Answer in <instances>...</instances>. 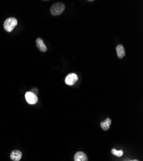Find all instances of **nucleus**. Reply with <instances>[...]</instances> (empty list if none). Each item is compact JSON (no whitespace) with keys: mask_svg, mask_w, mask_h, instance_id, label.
Instances as JSON below:
<instances>
[{"mask_svg":"<svg viewBox=\"0 0 143 161\" xmlns=\"http://www.w3.org/2000/svg\"><path fill=\"white\" fill-rule=\"evenodd\" d=\"M18 25V20L16 18L11 17L7 18L4 22V29L8 32H12Z\"/></svg>","mask_w":143,"mask_h":161,"instance_id":"1","label":"nucleus"},{"mask_svg":"<svg viewBox=\"0 0 143 161\" xmlns=\"http://www.w3.org/2000/svg\"><path fill=\"white\" fill-rule=\"evenodd\" d=\"M65 6L62 3H56L51 7L50 12L53 16H58L61 14L65 10Z\"/></svg>","mask_w":143,"mask_h":161,"instance_id":"2","label":"nucleus"},{"mask_svg":"<svg viewBox=\"0 0 143 161\" xmlns=\"http://www.w3.org/2000/svg\"><path fill=\"white\" fill-rule=\"evenodd\" d=\"M25 98L26 101L30 104H35L38 101V97L35 93L32 92H28L25 94Z\"/></svg>","mask_w":143,"mask_h":161,"instance_id":"3","label":"nucleus"},{"mask_svg":"<svg viewBox=\"0 0 143 161\" xmlns=\"http://www.w3.org/2000/svg\"><path fill=\"white\" fill-rule=\"evenodd\" d=\"M78 77L75 74H70L66 77H65V82L68 85H73L78 81Z\"/></svg>","mask_w":143,"mask_h":161,"instance_id":"4","label":"nucleus"},{"mask_svg":"<svg viewBox=\"0 0 143 161\" xmlns=\"http://www.w3.org/2000/svg\"><path fill=\"white\" fill-rule=\"evenodd\" d=\"M75 161H89L87 155L83 152H78L75 155Z\"/></svg>","mask_w":143,"mask_h":161,"instance_id":"5","label":"nucleus"},{"mask_svg":"<svg viewBox=\"0 0 143 161\" xmlns=\"http://www.w3.org/2000/svg\"><path fill=\"white\" fill-rule=\"evenodd\" d=\"M36 45L37 47H38V48L39 49V51L42 52H45L47 51V47L46 46V45L44 43V41L42 40V38L38 37L37 39L36 40Z\"/></svg>","mask_w":143,"mask_h":161,"instance_id":"6","label":"nucleus"},{"mask_svg":"<svg viewBox=\"0 0 143 161\" xmlns=\"http://www.w3.org/2000/svg\"><path fill=\"white\" fill-rule=\"evenodd\" d=\"M22 156H23V154L19 150H14L10 154V159L13 161H19Z\"/></svg>","mask_w":143,"mask_h":161,"instance_id":"7","label":"nucleus"},{"mask_svg":"<svg viewBox=\"0 0 143 161\" xmlns=\"http://www.w3.org/2000/svg\"><path fill=\"white\" fill-rule=\"evenodd\" d=\"M117 55L119 59H122L125 56V50L122 45H119L116 47Z\"/></svg>","mask_w":143,"mask_h":161,"instance_id":"8","label":"nucleus"},{"mask_svg":"<svg viewBox=\"0 0 143 161\" xmlns=\"http://www.w3.org/2000/svg\"><path fill=\"white\" fill-rule=\"evenodd\" d=\"M111 123H112L111 119H109V118H107L105 121L101 122L100 125H101V128L104 131H107L110 128V126H111Z\"/></svg>","mask_w":143,"mask_h":161,"instance_id":"9","label":"nucleus"},{"mask_svg":"<svg viewBox=\"0 0 143 161\" xmlns=\"http://www.w3.org/2000/svg\"><path fill=\"white\" fill-rule=\"evenodd\" d=\"M112 153L114 155H115V156H117L118 157H121L122 155H123V152L122 150H116V149L113 148L112 149V151H111Z\"/></svg>","mask_w":143,"mask_h":161,"instance_id":"10","label":"nucleus"},{"mask_svg":"<svg viewBox=\"0 0 143 161\" xmlns=\"http://www.w3.org/2000/svg\"><path fill=\"white\" fill-rule=\"evenodd\" d=\"M130 161H139V160H137V159H134V160H130Z\"/></svg>","mask_w":143,"mask_h":161,"instance_id":"11","label":"nucleus"}]
</instances>
